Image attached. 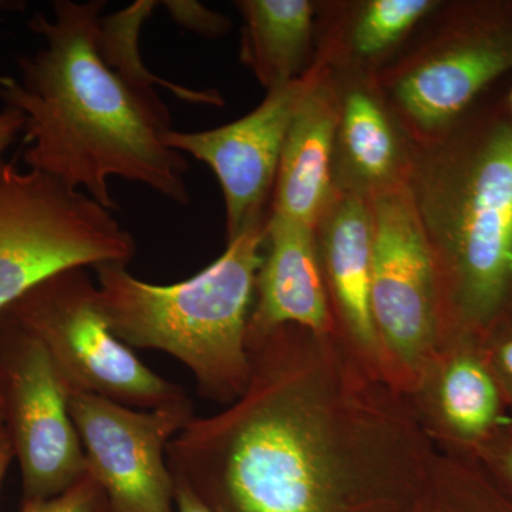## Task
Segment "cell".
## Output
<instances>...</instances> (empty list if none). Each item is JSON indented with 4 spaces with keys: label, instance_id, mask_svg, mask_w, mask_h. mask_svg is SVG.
<instances>
[{
    "label": "cell",
    "instance_id": "8fae6325",
    "mask_svg": "<svg viewBox=\"0 0 512 512\" xmlns=\"http://www.w3.org/2000/svg\"><path fill=\"white\" fill-rule=\"evenodd\" d=\"M308 87V72L295 82L269 90L247 116L212 130H171L168 146L207 164L220 181L227 215V241L261 224L274 194L286 134Z\"/></svg>",
    "mask_w": 512,
    "mask_h": 512
},
{
    "label": "cell",
    "instance_id": "ac0fdd59",
    "mask_svg": "<svg viewBox=\"0 0 512 512\" xmlns=\"http://www.w3.org/2000/svg\"><path fill=\"white\" fill-rule=\"evenodd\" d=\"M239 62L266 90L295 82L316 55L318 3L311 0H239Z\"/></svg>",
    "mask_w": 512,
    "mask_h": 512
},
{
    "label": "cell",
    "instance_id": "603a6c76",
    "mask_svg": "<svg viewBox=\"0 0 512 512\" xmlns=\"http://www.w3.org/2000/svg\"><path fill=\"white\" fill-rule=\"evenodd\" d=\"M167 5L178 22L192 30H198L202 35L218 36L229 30V22L225 16L211 12L200 3L170 2Z\"/></svg>",
    "mask_w": 512,
    "mask_h": 512
},
{
    "label": "cell",
    "instance_id": "52a82bcc",
    "mask_svg": "<svg viewBox=\"0 0 512 512\" xmlns=\"http://www.w3.org/2000/svg\"><path fill=\"white\" fill-rule=\"evenodd\" d=\"M6 311L45 348L67 394H94L138 410L190 399L114 335L87 268L49 276Z\"/></svg>",
    "mask_w": 512,
    "mask_h": 512
},
{
    "label": "cell",
    "instance_id": "7a4b0ae2",
    "mask_svg": "<svg viewBox=\"0 0 512 512\" xmlns=\"http://www.w3.org/2000/svg\"><path fill=\"white\" fill-rule=\"evenodd\" d=\"M104 6L100 0H57L53 19L36 15L29 23L45 46L20 59L19 80L0 77V97L26 117L23 160L110 211L117 208L111 177L188 204L190 165L165 141L173 130L170 111L153 86L168 83L140 59L113 55L104 46Z\"/></svg>",
    "mask_w": 512,
    "mask_h": 512
},
{
    "label": "cell",
    "instance_id": "277c9868",
    "mask_svg": "<svg viewBox=\"0 0 512 512\" xmlns=\"http://www.w3.org/2000/svg\"><path fill=\"white\" fill-rule=\"evenodd\" d=\"M266 221L227 241L211 265L177 284H148L121 264L93 268L114 335L130 348L173 356L201 396L224 407L244 394L251 377L248 326Z\"/></svg>",
    "mask_w": 512,
    "mask_h": 512
},
{
    "label": "cell",
    "instance_id": "ffe728a7",
    "mask_svg": "<svg viewBox=\"0 0 512 512\" xmlns=\"http://www.w3.org/2000/svg\"><path fill=\"white\" fill-rule=\"evenodd\" d=\"M20 512H113L107 495L87 471L72 487L47 500L23 503Z\"/></svg>",
    "mask_w": 512,
    "mask_h": 512
},
{
    "label": "cell",
    "instance_id": "ba28073f",
    "mask_svg": "<svg viewBox=\"0 0 512 512\" xmlns=\"http://www.w3.org/2000/svg\"><path fill=\"white\" fill-rule=\"evenodd\" d=\"M370 202L373 323L384 376L407 396L444 342L439 274L407 185Z\"/></svg>",
    "mask_w": 512,
    "mask_h": 512
},
{
    "label": "cell",
    "instance_id": "5bb4252c",
    "mask_svg": "<svg viewBox=\"0 0 512 512\" xmlns=\"http://www.w3.org/2000/svg\"><path fill=\"white\" fill-rule=\"evenodd\" d=\"M340 111L339 77L313 60L308 87L286 134L271 214L315 228L335 195L333 156Z\"/></svg>",
    "mask_w": 512,
    "mask_h": 512
},
{
    "label": "cell",
    "instance_id": "7c38bea8",
    "mask_svg": "<svg viewBox=\"0 0 512 512\" xmlns=\"http://www.w3.org/2000/svg\"><path fill=\"white\" fill-rule=\"evenodd\" d=\"M407 397L434 446L451 456L473 460L512 423L507 397L473 339L444 340Z\"/></svg>",
    "mask_w": 512,
    "mask_h": 512
},
{
    "label": "cell",
    "instance_id": "484cf974",
    "mask_svg": "<svg viewBox=\"0 0 512 512\" xmlns=\"http://www.w3.org/2000/svg\"><path fill=\"white\" fill-rule=\"evenodd\" d=\"M13 460L12 444L6 433L5 427L0 430V488H2L3 480H5L8 468Z\"/></svg>",
    "mask_w": 512,
    "mask_h": 512
},
{
    "label": "cell",
    "instance_id": "4fadbf2b",
    "mask_svg": "<svg viewBox=\"0 0 512 512\" xmlns=\"http://www.w3.org/2000/svg\"><path fill=\"white\" fill-rule=\"evenodd\" d=\"M315 237L339 335L367 366L384 376L382 350L370 305L372 202L349 192L335 191L315 225Z\"/></svg>",
    "mask_w": 512,
    "mask_h": 512
},
{
    "label": "cell",
    "instance_id": "d4e9b609",
    "mask_svg": "<svg viewBox=\"0 0 512 512\" xmlns=\"http://www.w3.org/2000/svg\"><path fill=\"white\" fill-rule=\"evenodd\" d=\"M174 485L175 512H215L181 481L174 478Z\"/></svg>",
    "mask_w": 512,
    "mask_h": 512
},
{
    "label": "cell",
    "instance_id": "9a60e30c",
    "mask_svg": "<svg viewBox=\"0 0 512 512\" xmlns=\"http://www.w3.org/2000/svg\"><path fill=\"white\" fill-rule=\"evenodd\" d=\"M340 111L333 156L335 191L372 201L406 185L412 140L373 76H339Z\"/></svg>",
    "mask_w": 512,
    "mask_h": 512
},
{
    "label": "cell",
    "instance_id": "4316f807",
    "mask_svg": "<svg viewBox=\"0 0 512 512\" xmlns=\"http://www.w3.org/2000/svg\"><path fill=\"white\" fill-rule=\"evenodd\" d=\"M507 99H508V107H510V114L512 119V87L510 89V92L507 93Z\"/></svg>",
    "mask_w": 512,
    "mask_h": 512
},
{
    "label": "cell",
    "instance_id": "2e32d148",
    "mask_svg": "<svg viewBox=\"0 0 512 512\" xmlns=\"http://www.w3.org/2000/svg\"><path fill=\"white\" fill-rule=\"evenodd\" d=\"M284 325L302 326L319 335L338 332L320 268L315 228L269 214L248 338Z\"/></svg>",
    "mask_w": 512,
    "mask_h": 512
},
{
    "label": "cell",
    "instance_id": "d6986e66",
    "mask_svg": "<svg viewBox=\"0 0 512 512\" xmlns=\"http://www.w3.org/2000/svg\"><path fill=\"white\" fill-rule=\"evenodd\" d=\"M406 512H512V500L476 461L437 450L430 476Z\"/></svg>",
    "mask_w": 512,
    "mask_h": 512
},
{
    "label": "cell",
    "instance_id": "83f0119b",
    "mask_svg": "<svg viewBox=\"0 0 512 512\" xmlns=\"http://www.w3.org/2000/svg\"><path fill=\"white\" fill-rule=\"evenodd\" d=\"M3 409H2V400H0V430L3 429Z\"/></svg>",
    "mask_w": 512,
    "mask_h": 512
},
{
    "label": "cell",
    "instance_id": "9c48e42d",
    "mask_svg": "<svg viewBox=\"0 0 512 512\" xmlns=\"http://www.w3.org/2000/svg\"><path fill=\"white\" fill-rule=\"evenodd\" d=\"M0 400L23 503L56 497L89 471L52 360L6 309L0 312Z\"/></svg>",
    "mask_w": 512,
    "mask_h": 512
},
{
    "label": "cell",
    "instance_id": "44dd1931",
    "mask_svg": "<svg viewBox=\"0 0 512 512\" xmlns=\"http://www.w3.org/2000/svg\"><path fill=\"white\" fill-rule=\"evenodd\" d=\"M473 460L512 500V423L481 447Z\"/></svg>",
    "mask_w": 512,
    "mask_h": 512
},
{
    "label": "cell",
    "instance_id": "3957f363",
    "mask_svg": "<svg viewBox=\"0 0 512 512\" xmlns=\"http://www.w3.org/2000/svg\"><path fill=\"white\" fill-rule=\"evenodd\" d=\"M407 190L429 241L444 340L481 342L512 322V119L507 94L478 99L413 143Z\"/></svg>",
    "mask_w": 512,
    "mask_h": 512
},
{
    "label": "cell",
    "instance_id": "30bf717a",
    "mask_svg": "<svg viewBox=\"0 0 512 512\" xmlns=\"http://www.w3.org/2000/svg\"><path fill=\"white\" fill-rule=\"evenodd\" d=\"M87 470L113 512H175L167 461L171 440L194 419L191 399L153 410L123 406L94 394H67Z\"/></svg>",
    "mask_w": 512,
    "mask_h": 512
},
{
    "label": "cell",
    "instance_id": "e0dca14e",
    "mask_svg": "<svg viewBox=\"0 0 512 512\" xmlns=\"http://www.w3.org/2000/svg\"><path fill=\"white\" fill-rule=\"evenodd\" d=\"M439 0H360L318 5L316 62L339 76H375L399 55Z\"/></svg>",
    "mask_w": 512,
    "mask_h": 512
},
{
    "label": "cell",
    "instance_id": "6da1fadb",
    "mask_svg": "<svg viewBox=\"0 0 512 512\" xmlns=\"http://www.w3.org/2000/svg\"><path fill=\"white\" fill-rule=\"evenodd\" d=\"M247 390L167 448L175 480L215 512H406L437 448L409 397L339 332L248 338Z\"/></svg>",
    "mask_w": 512,
    "mask_h": 512
},
{
    "label": "cell",
    "instance_id": "7402d4cb",
    "mask_svg": "<svg viewBox=\"0 0 512 512\" xmlns=\"http://www.w3.org/2000/svg\"><path fill=\"white\" fill-rule=\"evenodd\" d=\"M480 345L495 379L507 397L512 414V322L485 336Z\"/></svg>",
    "mask_w": 512,
    "mask_h": 512
},
{
    "label": "cell",
    "instance_id": "5b68a950",
    "mask_svg": "<svg viewBox=\"0 0 512 512\" xmlns=\"http://www.w3.org/2000/svg\"><path fill=\"white\" fill-rule=\"evenodd\" d=\"M419 42L375 82L413 143L454 123L512 73V0L441 2Z\"/></svg>",
    "mask_w": 512,
    "mask_h": 512
},
{
    "label": "cell",
    "instance_id": "8992f818",
    "mask_svg": "<svg viewBox=\"0 0 512 512\" xmlns=\"http://www.w3.org/2000/svg\"><path fill=\"white\" fill-rule=\"evenodd\" d=\"M133 235L86 192L0 158V312L70 268L127 265Z\"/></svg>",
    "mask_w": 512,
    "mask_h": 512
},
{
    "label": "cell",
    "instance_id": "cb8c5ba5",
    "mask_svg": "<svg viewBox=\"0 0 512 512\" xmlns=\"http://www.w3.org/2000/svg\"><path fill=\"white\" fill-rule=\"evenodd\" d=\"M26 117L22 111L6 106L0 111V158L6 148L15 141L20 131L25 127Z\"/></svg>",
    "mask_w": 512,
    "mask_h": 512
}]
</instances>
